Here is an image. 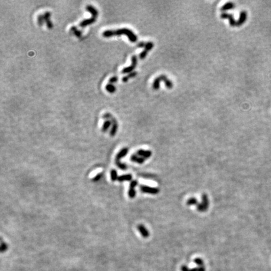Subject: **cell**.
Masks as SVG:
<instances>
[{
    "mask_svg": "<svg viewBox=\"0 0 271 271\" xmlns=\"http://www.w3.org/2000/svg\"><path fill=\"white\" fill-rule=\"evenodd\" d=\"M50 16H51V13L49 11H47L43 14L44 20L46 22L47 27L49 29H51L53 28V23L51 22V20L50 19Z\"/></svg>",
    "mask_w": 271,
    "mask_h": 271,
    "instance_id": "12",
    "label": "cell"
},
{
    "mask_svg": "<svg viewBox=\"0 0 271 271\" xmlns=\"http://www.w3.org/2000/svg\"><path fill=\"white\" fill-rule=\"evenodd\" d=\"M181 271H198V268H193V269H189L187 266H182L181 267Z\"/></svg>",
    "mask_w": 271,
    "mask_h": 271,
    "instance_id": "26",
    "label": "cell"
},
{
    "mask_svg": "<svg viewBox=\"0 0 271 271\" xmlns=\"http://www.w3.org/2000/svg\"><path fill=\"white\" fill-rule=\"evenodd\" d=\"M116 164H117V166L120 169H121V170H126L127 169V165L124 163H121V162H119V161H116Z\"/></svg>",
    "mask_w": 271,
    "mask_h": 271,
    "instance_id": "28",
    "label": "cell"
},
{
    "mask_svg": "<svg viewBox=\"0 0 271 271\" xmlns=\"http://www.w3.org/2000/svg\"><path fill=\"white\" fill-rule=\"evenodd\" d=\"M96 19H97V17L92 16V18H91L84 20L83 21H82L80 22L79 26L80 27H82V28H84V27L87 26V25H91V24H92V23H94V22H95Z\"/></svg>",
    "mask_w": 271,
    "mask_h": 271,
    "instance_id": "11",
    "label": "cell"
},
{
    "mask_svg": "<svg viewBox=\"0 0 271 271\" xmlns=\"http://www.w3.org/2000/svg\"><path fill=\"white\" fill-rule=\"evenodd\" d=\"M131 61H132V64L131 66H130L129 67L123 68L122 70V74H128V73L130 74L132 72V71L135 69L137 66V63H138V59H137V57L136 55L132 56Z\"/></svg>",
    "mask_w": 271,
    "mask_h": 271,
    "instance_id": "5",
    "label": "cell"
},
{
    "mask_svg": "<svg viewBox=\"0 0 271 271\" xmlns=\"http://www.w3.org/2000/svg\"><path fill=\"white\" fill-rule=\"evenodd\" d=\"M136 191L134 188H129V191H128L129 197L130 198H134L136 197Z\"/></svg>",
    "mask_w": 271,
    "mask_h": 271,
    "instance_id": "23",
    "label": "cell"
},
{
    "mask_svg": "<svg viewBox=\"0 0 271 271\" xmlns=\"http://www.w3.org/2000/svg\"><path fill=\"white\" fill-rule=\"evenodd\" d=\"M247 18V13L245 11H242L240 13V16L239 20L237 21V26H240L242 25L245 22Z\"/></svg>",
    "mask_w": 271,
    "mask_h": 271,
    "instance_id": "8",
    "label": "cell"
},
{
    "mask_svg": "<svg viewBox=\"0 0 271 271\" xmlns=\"http://www.w3.org/2000/svg\"><path fill=\"white\" fill-rule=\"evenodd\" d=\"M194 262L197 264L198 266H204V262H203V260H202L200 258H197V259H194Z\"/></svg>",
    "mask_w": 271,
    "mask_h": 271,
    "instance_id": "27",
    "label": "cell"
},
{
    "mask_svg": "<svg viewBox=\"0 0 271 271\" xmlns=\"http://www.w3.org/2000/svg\"><path fill=\"white\" fill-rule=\"evenodd\" d=\"M153 47H154V43L151 42H149L146 43V46L145 47V49L147 50V51H149V50H151Z\"/></svg>",
    "mask_w": 271,
    "mask_h": 271,
    "instance_id": "25",
    "label": "cell"
},
{
    "mask_svg": "<svg viewBox=\"0 0 271 271\" xmlns=\"http://www.w3.org/2000/svg\"><path fill=\"white\" fill-rule=\"evenodd\" d=\"M125 35L128 38L130 42L135 43L138 40V37L129 28H121L116 30H106L102 33V36L105 38H109L114 36H119Z\"/></svg>",
    "mask_w": 271,
    "mask_h": 271,
    "instance_id": "1",
    "label": "cell"
},
{
    "mask_svg": "<svg viewBox=\"0 0 271 271\" xmlns=\"http://www.w3.org/2000/svg\"><path fill=\"white\" fill-rule=\"evenodd\" d=\"M137 154L138 156L143 157L145 159H148L152 155V152L149 150H145V149H139L137 152Z\"/></svg>",
    "mask_w": 271,
    "mask_h": 271,
    "instance_id": "10",
    "label": "cell"
},
{
    "mask_svg": "<svg viewBox=\"0 0 271 271\" xmlns=\"http://www.w3.org/2000/svg\"><path fill=\"white\" fill-rule=\"evenodd\" d=\"M118 80V78L117 77H111L110 79H109V84H114V83H116V82H117Z\"/></svg>",
    "mask_w": 271,
    "mask_h": 271,
    "instance_id": "33",
    "label": "cell"
},
{
    "mask_svg": "<svg viewBox=\"0 0 271 271\" xmlns=\"http://www.w3.org/2000/svg\"><path fill=\"white\" fill-rule=\"evenodd\" d=\"M140 190L143 192V193L151 194V195H156L157 193H159V188L151 187L146 186V185H141V186L140 187Z\"/></svg>",
    "mask_w": 271,
    "mask_h": 271,
    "instance_id": "6",
    "label": "cell"
},
{
    "mask_svg": "<svg viewBox=\"0 0 271 271\" xmlns=\"http://www.w3.org/2000/svg\"><path fill=\"white\" fill-rule=\"evenodd\" d=\"M44 20H44L43 15H39V16H38L37 22H38V24H39V25L40 26H42L43 25Z\"/></svg>",
    "mask_w": 271,
    "mask_h": 271,
    "instance_id": "24",
    "label": "cell"
},
{
    "mask_svg": "<svg viewBox=\"0 0 271 271\" xmlns=\"http://www.w3.org/2000/svg\"><path fill=\"white\" fill-rule=\"evenodd\" d=\"M235 4L232 2H228L227 3H225L224 5H223L222 7L221 8L222 11H226V10H228V9H231L235 8Z\"/></svg>",
    "mask_w": 271,
    "mask_h": 271,
    "instance_id": "17",
    "label": "cell"
},
{
    "mask_svg": "<svg viewBox=\"0 0 271 271\" xmlns=\"http://www.w3.org/2000/svg\"><path fill=\"white\" fill-rule=\"evenodd\" d=\"M132 176L131 174H123V175L118 177V180L119 181V182H122V181H131L132 180Z\"/></svg>",
    "mask_w": 271,
    "mask_h": 271,
    "instance_id": "16",
    "label": "cell"
},
{
    "mask_svg": "<svg viewBox=\"0 0 271 271\" xmlns=\"http://www.w3.org/2000/svg\"><path fill=\"white\" fill-rule=\"evenodd\" d=\"M129 80V78L128 76H125L122 78V81L123 82H127Z\"/></svg>",
    "mask_w": 271,
    "mask_h": 271,
    "instance_id": "36",
    "label": "cell"
},
{
    "mask_svg": "<svg viewBox=\"0 0 271 271\" xmlns=\"http://www.w3.org/2000/svg\"><path fill=\"white\" fill-rule=\"evenodd\" d=\"M146 43L145 42H140L138 45V47L139 48H143V47H145L146 46Z\"/></svg>",
    "mask_w": 271,
    "mask_h": 271,
    "instance_id": "35",
    "label": "cell"
},
{
    "mask_svg": "<svg viewBox=\"0 0 271 271\" xmlns=\"http://www.w3.org/2000/svg\"><path fill=\"white\" fill-rule=\"evenodd\" d=\"M198 271H205V268L204 266H200L198 267Z\"/></svg>",
    "mask_w": 271,
    "mask_h": 271,
    "instance_id": "37",
    "label": "cell"
},
{
    "mask_svg": "<svg viewBox=\"0 0 271 271\" xmlns=\"http://www.w3.org/2000/svg\"><path fill=\"white\" fill-rule=\"evenodd\" d=\"M70 31L74 33V35L76 36L78 38H80L82 36V32L80 30H78L76 26H72L70 28Z\"/></svg>",
    "mask_w": 271,
    "mask_h": 271,
    "instance_id": "20",
    "label": "cell"
},
{
    "mask_svg": "<svg viewBox=\"0 0 271 271\" xmlns=\"http://www.w3.org/2000/svg\"><path fill=\"white\" fill-rule=\"evenodd\" d=\"M187 205H189V206H191V205H198V203L197 199L193 197V198H191L188 199V200H187Z\"/></svg>",
    "mask_w": 271,
    "mask_h": 271,
    "instance_id": "21",
    "label": "cell"
},
{
    "mask_svg": "<svg viewBox=\"0 0 271 271\" xmlns=\"http://www.w3.org/2000/svg\"><path fill=\"white\" fill-rule=\"evenodd\" d=\"M147 53H148V51H147V50H146L145 49L144 50L142 51V52L139 54V58H140V59H145V58H146V56H147Z\"/></svg>",
    "mask_w": 271,
    "mask_h": 271,
    "instance_id": "29",
    "label": "cell"
},
{
    "mask_svg": "<svg viewBox=\"0 0 271 271\" xmlns=\"http://www.w3.org/2000/svg\"><path fill=\"white\" fill-rule=\"evenodd\" d=\"M138 230L139 232H140V234L142 235L143 236V238H147V237H149V232L148 231V230H147L146 227H145V226L143 225V224H139L138 225Z\"/></svg>",
    "mask_w": 271,
    "mask_h": 271,
    "instance_id": "9",
    "label": "cell"
},
{
    "mask_svg": "<svg viewBox=\"0 0 271 271\" xmlns=\"http://www.w3.org/2000/svg\"><path fill=\"white\" fill-rule=\"evenodd\" d=\"M105 89H106V91H107L109 92V93H111V94L114 93V92L116 91V87L114 86V85L111 84H108L106 85Z\"/></svg>",
    "mask_w": 271,
    "mask_h": 271,
    "instance_id": "18",
    "label": "cell"
},
{
    "mask_svg": "<svg viewBox=\"0 0 271 271\" xmlns=\"http://www.w3.org/2000/svg\"><path fill=\"white\" fill-rule=\"evenodd\" d=\"M111 178L112 181H115L116 180L118 179V173L116 170L113 169L111 171Z\"/></svg>",
    "mask_w": 271,
    "mask_h": 271,
    "instance_id": "22",
    "label": "cell"
},
{
    "mask_svg": "<svg viewBox=\"0 0 271 271\" xmlns=\"http://www.w3.org/2000/svg\"><path fill=\"white\" fill-rule=\"evenodd\" d=\"M209 207V200L207 194L202 195V202L197 206V210L200 212H205L208 210Z\"/></svg>",
    "mask_w": 271,
    "mask_h": 271,
    "instance_id": "4",
    "label": "cell"
},
{
    "mask_svg": "<svg viewBox=\"0 0 271 271\" xmlns=\"http://www.w3.org/2000/svg\"><path fill=\"white\" fill-rule=\"evenodd\" d=\"M220 17L223 19H226L227 18L229 20V23L230 25L231 26H237V22L236 20L234 19V16L232 14H229V13H223L222 14H221Z\"/></svg>",
    "mask_w": 271,
    "mask_h": 271,
    "instance_id": "7",
    "label": "cell"
},
{
    "mask_svg": "<svg viewBox=\"0 0 271 271\" xmlns=\"http://www.w3.org/2000/svg\"><path fill=\"white\" fill-rule=\"evenodd\" d=\"M86 9L87 11H88L89 13H91L92 16H95L97 17L98 16V11L96 8H95L94 6H92V5H87L86 6Z\"/></svg>",
    "mask_w": 271,
    "mask_h": 271,
    "instance_id": "15",
    "label": "cell"
},
{
    "mask_svg": "<svg viewBox=\"0 0 271 271\" xmlns=\"http://www.w3.org/2000/svg\"><path fill=\"white\" fill-rule=\"evenodd\" d=\"M138 181H137V180H132V181H131V183H130L129 188H134L137 186V185H138Z\"/></svg>",
    "mask_w": 271,
    "mask_h": 271,
    "instance_id": "32",
    "label": "cell"
},
{
    "mask_svg": "<svg viewBox=\"0 0 271 271\" xmlns=\"http://www.w3.org/2000/svg\"><path fill=\"white\" fill-rule=\"evenodd\" d=\"M112 124V122L110 121V120H107L104 122V124L102 126V131L103 132H106L108 130V129L110 128V126Z\"/></svg>",
    "mask_w": 271,
    "mask_h": 271,
    "instance_id": "19",
    "label": "cell"
},
{
    "mask_svg": "<svg viewBox=\"0 0 271 271\" xmlns=\"http://www.w3.org/2000/svg\"><path fill=\"white\" fill-rule=\"evenodd\" d=\"M163 81L164 82V84L166 85V87L168 89H172L173 87V84L172 81L170 80L165 75H161L158 77H157L155 80H154L153 84V87L154 89L155 90H157L159 88V84L160 82Z\"/></svg>",
    "mask_w": 271,
    "mask_h": 271,
    "instance_id": "2",
    "label": "cell"
},
{
    "mask_svg": "<svg viewBox=\"0 0 271 271\" xmlns=\"http://www.w3.org/2000/svg\"><path fill=\"white\" fill-rule=\"evenodd\" d=\"M129 151V149L128 147H124V148H122L120 151L118 153V154L116 156V161H119V160L122 159V157H125L127 154L128 153Z\"/></svg>",
    "mask_w": 271,
    "mask_h": 271,
    "instance_id": "13",
    "label": "cell"
},
{
    "mask_svg": "<svg viewBox=\"0 0 271 271\" xmlns=\"http://www.w3.org/2000/svg\"><path fill=\"white\" fill-rule=\"evenodd\" d=\"M103 118L107 119L108 120H110V121L112 122V126L110 131V135L111 136H114L116 134V133H117V131L118 129V124L117 120L113 117L112 115L110 113H105V114L103 116Z\"/></svg>",
    "mask_w": 271,
    "mask_h": 271,
    "instance_id": "3",
    "label": "cell"
},
{
    "mask_svg": "<svg viewBox=\"0 0 271 271\" xmlns=\"http://www.w3.org/2000/svg\"><path fill=\"white\" fill-rule=\"evenodd\" d=\"M138 74V73L136 72H132L131 73H130L128 75V77L129 78H134V77H135L136 76V75Z\"/></svg>",
    "mask_w": 271,
    "mask_h": 271,
    "instance_id": "34",
    "label": "cell"
},
{
    "mask_svg": "<svg viewBox=\"0 0 271 271\" xmlns=\"http://www.w3.org/2000/svg\"><path fill=\"white\" fill-rule=\"evenodd\" d=\"M102 175H103V174H102V173L97 174V175H96V176L93 178V179H92V181H99V180H101V178H102Z\"/></svg>",
    "mask_w": 271,
    "mask_h": 271,
    "instance_id": "31",
    "label": "cell"
},
{
    "mask_svg": "<svg viewBox=\"0 0 271 271\" xmlns=\"http://www.w3.org/2000/svg\"><path fill=\"white\" fill-rule=\"evenodd\" d=\"M131 159L133 162H136L139 164H143L145 161V159L143 157L138 156V154H132L131 157Z\"/></svg>",
    "mask_w": 271,
    "mask_h": 271,
    "instance_id": "14",
    "label": "cell"
},
{
    "mask_svg": "<svg viewBox=\"0 0 271 271\" xmlns=\"http://www.w3.org/2000/svg\"><path fill=\"white\" fill-rule=\"evenodd\" d=\"M7 249H8V245L6 244V243L1 242V252L6 251V250Z\"/></svg>",
    "mask_w": 271,
    "mask_h": 271,
    "instance_id": "30",
    "label": "cell"
}]
</instances>
